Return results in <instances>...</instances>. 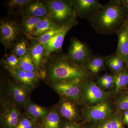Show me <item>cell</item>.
I'll list each match as a JSON object with an SVG mask.
<instances>
[{
    "instance_id": "cell-1",
    "label": "cell",
    "mask_w": 128,
    "mask_h": 128,
    "mask_svg": "<svg viewBox=\"0 0 128 128\" xmlns=\"http://www.w3.org/2000/svg\"><path fill=\"white\" fill-rule=\"evenodd\" d=\"M126 8L122 0H110L106 4L102 5L88 22L92 27L99 34H116L128 20Z\"/></svg>"
},
{
    "instance_id": "cell-2",
    "label": "cell",
    "mask_w": 128,
    "mask_h": 128,
    "mask_svg": "<svg viewBox=\"0 0 128 128\" xmlns=\"http://www.w3.org/2000/svg\"><path fill=\"white\" fill-rule=\"evenodd\" d=\"M50 55L45 65V76L51 82L60 81L84 80L91 74L83 66L73 62L67 54L58 52Z\"/></svg>"
},
{
    "instance_id": "cell-3",
    "label": "cell",
    "mask_w": 128,
    "mask_h": 128,
    "mask_svg": "<svg viewBox=\"0 0 128 128\" xmlns=\"http://www.w3.org/2000/svg\"><path fill=\"white\" fill-rule=\"evenodd\" d=\"M53 21L62 26L75 13L71 0H50L45 1Z\"/></svg>"
},
{
    "instance_id": "cell-4",
    "label": "cell",
    "mask_w": 128,
    "mask_h": 128,
    "mask_svg": "<svg viewBox=\"0 0 128 128\" xmlns=\"http://www.w3.org/2000/svg\"><path fill=\"white\" fill-rule=\"evenodd\" d=\"M84 80H78L54 82H52V87L62 96L77 103H83Z\"/></svg>"
},
{
    "instance_id": "cell-5",
    "label": "cell",
    "mask_w": 128,
    "mask_h": 128,
    "mask_svg": "<svg viewBox=\"0 0 128 128\" xmlns=\"http://www.w3.org/2000/svg\"><path fill=\"white\" fill-rule=\"evenodd\" d=\"M111 103L107 100L94 106H88L82 110V115L84 122L96 125L114 113Z\"/></svg>"
},
{
    "instance_id": "cell-6",
    "label": "cell",
    "mask_w": 128,
    "mask_h": 128,
    "mask_svg": "<svg viewBox=\"0 0 128 128\" xmlns=\"http://www.w3.org/2000/svg\"><path fill=\"white\" fill-rule=\"evenodd\" d=\"M77 14L76 12L70 20L62 25L59 32L44 45L46 59L54 52L60 51L64 44L67 33L72 28L77 25Z\"/></svg>"
},
{
    "instance_id": "cell-7",
    "label": "cell",
    "mask_w": 128,
    "mask_h": 128,
    "mask_svg": "<svg viewBox=\"0 0 128 128\" xmlns=\"http://www.w3.org/2000/svg\"><path fill=\"white\" fill-rule=\"evenodd\" d=\"M22 32L16 21L2 20L0 23V41L6 50L12 48Z\"/></svg>"
},
{
    "instance_id": "cell-8",
    "label": "cell",
    "mask_w": 128,
    "mask_h": 128,
    "mask_svg": "<svg viewBox=\"0 0 128 128\" xmlns=\"http://www.w3.org/2000/svg\"><path fill=\"white\" fill-rule=\"evenodd\" d=\"M83 88V102L89 106L107 101L109 97V94L107 92L101 89L92 80H84Z\"/></svg>"
},
{
    "instance_id": "cell-9",
    "label": "cell",
    "mask_w": 128,
    "mask_h": 128,
    "mask_svg": "<svg viewBox=\"0 0 128 128\" xmlns=\"http://www.w3.org/2000/svg\"><path fill=\"white\" fill-rule=\"evenodd\" d=\"M66 54L73 62L83 66L94 56L86 44L76 38L70 39Z\"/></svg>"
},
{
    "instance_id": "cell-10",
    "label": "cell",
    "mask_w": 128,
    "mask_h": 128,
    "mask_svg": "<svg viewBox=\"0 0 128 128\" xmlns=\"http://www.w3.org/2000/svg\"><path fill=\"white\" fill-rule=\"evenodd\" d=\"M0 122L2 128H15L21 116L16 104L9 100H2Z\"/></svg>"
},
{
    "instance_id": "cell-11",
    "label": "cell",
    "mask_w": 128,
    "mask_h": 128,
    "mask_svg": "<svg viewBox=\"0 0 128 128\" xmlns=\"http://www.w3.org/2000/svg\"><path fill=\"white\" fill-rule=\"evenodd\" d=\"M31 40L28 52L32 58L37 71L42 77L45 76V65L47 59L44 46L36 40Z\"/></svg>"
},
{
    "instance_id": "cell-12",
    "label": "cell",
    "mask_w": 128,
    "mask_h": 128,
    "mask_svg": "<svg viewBox=\"0 0 128 128\" xmlns=\"http://www.w3.org/2000/svg\"><path fill=\"white\" fill-rule=\"evenodd\" d=\"M76 103L62 96L56 107L61 117L67 121L76 122L80 119V116L79 108Z\"/></svg>"
},
{
    "instance_id": "cell-13",
    "label": "cell",
    "mask_w": 128,
    "mask_h": 128,
    "mask_svg": "<svg viewBox=\"0 0 128 128\" xmlns=\"http://www.w3.org/2000/svg\"><path fill=\"white\" fill-rule=\"evenodd\" d=\"M71 1L77 16L81 18H86L88 20L100 9L102 6L97 0Z\"/></svg>"
},
{
    "instance_id": "cell-14",
    "label": "cell",
    "mask_w": 128,
    "mask_h": 128,
    "mask_svg": "<svg viewBox=\"0 0 128 128\" xmlns=\"http://www.w3.org/2000/svg\"><path fill=\"white\" fill-rule=\"evenodd\" d=\"M9 72L16 82L24 85L31 90L35 87L39 79L42 77L39 73L24 71L19 68Z\"/></svg>"
},
{
    "instance_id": "cell-15",
    "label": "cell",
    "mask_w": 128,
    "mask_h": 128,
    "mask_svg": "<svg viewBox=\"0 0 128 128\" xmlns=\"http://www.w3.org/2000/svg\"><path fill=\"white\" fill-rule=\"evenodd\" d=\"M30 89L17 82H9L8 92L9 96L17 105L25 106L28 100Z\"/></svg>"
},
{
    "instance_id": "cell-16",
    "label": "cell",
    "mask_w": 128,
    "mask_h": 128,
    "mask_svg": "<svg viewBox=\"0 0 128 128\" xmlns=\"http://www.w3.org/2000/svg\"><path fill=\"white\" fill-rule=\"evenodd\" d=\"M22 16L42 18L50 16V13L45 1L31 0L24 8Z\"/></svg>"
},
{
    "instance_id": "cell-17",
    "label": "cell",
    "mask_w": 128,
    "mask_h": 128,
    "mask_svg": "<svg viewBox=\"0 0 128 128\" xmlns=\"http://www.w3.org/2000/svg\"><path fill=\"white\" fill-rule=\"evenodd\" d=\"M24 108L25 113L38 125L48 114L50 110L36 104L28 99Z\"/></svg>"
},
{
    "instance_id": "cell-18",
    "label": "cell",
    "mask_w": 128,
    "mask_h": 128,
    "mask_svg": "<svg viewBox=\"0 0 128 128\" xmlns=\"http://www.w3.org/2000/svg\"><path fill=\"white\" fill-rule=\"evenodd\" d=\"M118 46L114 54L128 63V30L126 22L117 32Z\"/></svg>"
},
{
    "instance_id": "cell-19",
    "label": "cell",
    "mask_w": 128,
    "mask_h": 128,
    "mask_svg": "<svg viewBox=\"0 0 128 128\" xmlns=\"http://www.w3.org/2000/svg\"><path fill=\"white\" fill-rule=\"evenodd\" d=\"M63 125L61 116L56 107H54L50 110L47 116L39 124L40 128H62Z\"/></svg>"
},
{
    "instance_id": "cell-20",
    "label": "cell",
    "mask_w": 128,
    "mask_h": 128,
    "mask_svg": "<svg viewBox=\"0 0 128 128\" xmlns=\"http://www.w3.org/2000/svg\"><path fill=\"white\" fill-rule=\"evenodd\" d=\"M107 57L108 56L94 55L84 64V67L91 74H96L105 68Z\"/></svg>"
},
{
    "instance_id": "cell-21",
    "label": "cell",
    "mask_w": 128,
    "mask_h": 128,
    "mask_svg": "<svg viewBox=\"0 0 128 128\" xmlns=\"http://www.w3.org/2000/svg\"><path fill=\"white\" fill-rule=\"evenodd\" d=\"M44 18H38L30 16H22L21 28L22 32L29 39L33 38L34 32L38 22Z\"/></svg>"
},
{
    "instance_id": "cell-22",
    "label": "cell",
    "mask_w": 128,
    "mask_h": 128,
    "mask_svg": "<svg viewBox=\"0 0 128 128\" xmlns=\"http://www.w3.org/2000/svg\"><path fill=\"white\" fill-rule=\"evenodd\" d=\"M58 25H59L53 21L50 16L44 18L36 25L32 39L40 36Z\"/></svg>"
},
{
    "instance_id": "cell-23",
    "label": "cell",
    "mask_w": 128,
    "mask_h": 128,
    "mask_svg": "<svg viewBox=\"0 0 128 128\" xmlns=\"http://www.w3.org/2000/svg\"><path fill=\"white\" fill-rule=\"evenodd\" d=\"M114 74L113 93L117 95L128 85V70L127 68Z\"/></svg>"
},
{
    "instance_id": "cell-24",
    "label": "cell",
    "mask_w": 128,
    "mask_h": 128,
    "mask_svg": "<svg viewBox=\"0 0 128 128\" xmlns=\"http://www.w3.org/2000/svg\"><path fill=\"white\" fill-rule=\"evenodd\" d=\"M28 38L27 37H19L14 44L11 53L20 57L28 52L30 44Z\"/></svg>"
},
{
    "instance_id": "cell-25",
    "label": "cell",
    "mask_w": 128,
    "mask_h": 128,
    "mask_svg": "<svg viewBox=\"0 0 128 128\" xmlns=\"http://www.w3.org/2000/svg\"><path fill=\"white\" fill-rule=\"evenodd\" d=\"M0 63L8 72L14 70L19 68V57L10 53L2 58Z\"/></svg>"
},
{
    "instance_id": "cell-26",
    "label": "cell",
    "mask_w": 128,
    "mask_h": 128,
    "mask_svg": "<svg viewBox=\"0 0 128 128\" xmlns=\"http://www.w3.org/2000/svg\"><path fill=\"white\" fill-rule=\"evenodd\" d=\"M31 0H10L6 2V6L10 12L12 13L22 15L25 6Z\"/></svg>"
},
{
    "instance_id": "cell-27",
    "label": "cell",
    "mask_w": 128,
    "mask_h": 128,
    "mask_svg": "<svg viewBox=\"0 0 128 128\" xmlns=\"http://www.w3.org/2000/svg\"><path fill=\"white\" fill-rule=\"evenodd\" d=\"M19 68L24 71L40 73L37 71L28 52L19 57Z\"/></svg>"
},
{
    "instance_id": "cell-28",
    "label": "cell",
    "mask_w": 128,
    "mask_h": 128,
    "mask_svg": "<svg viewBox=\"0 0 128 128\" xmlns=\"http://www.w3.org/2000/svg\"><path fill=\"white\" fill-rule=\"evenodd\" d=\"M96 83L104 90L110 89L113 86L114 74L108 73L104 74L98 77Z\"/></svg>"
},
{
    "instance_id": "cell-29",
    "label": "cell",
    "mask_w": 128,
    "mask_h": 128,
    "mask_svg": "<svg viewBox=\"0 0 128 128\" xmlns=\"http://www.w3.org/2000/svg\"><path fill=\"white\" fill-rule=\"evenodd\" d=\"M61 26L60 25H57L55 27L46 32L40 36L33 39L36 40L44 46V45L48 42V41L59 32Z\"/></svg>"
},
{
    "instance_id": "cell-30",
    "label": "cell",
    "mask_w": 128,
    "mask_h": 128,
    "mask_svg": "<svg viewBox=\"0 0 128 128\" xmlns=\"http://www.w3.org/2000/svg\"><path fill=\"white\" fill-rule=\"evenodd\" d=\"M114 105L118 111H128V95L124 92L120 94L115 101Z\"/></svg>"
},
{
    "instance_id": "cell-31",
    "label": "cell",
    "mask_w": 128,
    "mask_h": 128,
    "mask_svg": "<svg viewBox=\"0 0 128 128\" xmlns=\"http://www.w3.org/2000/svg\"><path fill=\"white\" fill-rule=\"evenodd\" d=\"M34 122L25 113L22 114L18 123L15 128H35Z\"/></svg>"
},
{
    "instance_id": "cell-32",
    "label": "cell",
    "mask_w": 128,
    "mask_h": 128,
    "mask_svg": "<svg viewBox=\"0 0 128 128\" xmlns=\"http://www.w3.org/2000/svg\"><path fill=\"white\" fill-rule=\"evenodd\" d=\"M120 112V111L118 110L109 118L112 128H125L123 121L122 114Z\"/></svg>"
},
{
    "instance_id": "cell-33",
    "label": "cell",
    "mask_w": 128,
    "mask_h": 128,
    "mask_svg": "<svg viewBox=\"0 0 128 128\" xmlns=\"http://www.w3.org/2000/svg\"><path fill=\"white\" fill-rule=\"evenodd\" d=\"M105 65L113 74L118 73L122 70L114 62L111 55L108 56L105 62Z\"/></svg>"
},
{
    "instance_id": "cell-34",
    "label": "cell",
    "mask_w": 128,
    "mask_h": 128,
    "mask_svg": "<svg viewBox=\"0 0 128 128\" xmlns=\"http://www.w3.org/2000/svg\"><path fill=\"white\" fill-rule=\"evenodd\" d=\"M109 118L104 120L98 122L96 125V128H112L110 123Z\"/></svg>"
},
{
    "instance_id": "cell-35",
    "label": "cell",
    "mask_w": 128,
    "mask_h": 128,
    "mask_svg": "<svg viewBox=\"0 0 128 128\" xmlns=\"http://www.w3.org/2000/svg\"><path fill=\"white\" fill-rule=\"evenodd\" d=\"M81 127L77 122L67 121L63 124L62 128H81Z\"/></svg>"
},
{
    "instance_id": "cell-36",
    "label": "cell",
    "mask_w": 128,
    "mask_h": 128,
    "mask_svg": "<svg viewBox=\"0 0 128 128\" xmlns=\"http://www.w3.org/2000/svg\"><path fill=\"white\" fill-rule=\"evenodd\" d=\"M123 121L124 125L128 126V111H124L122 112Z\"/></svg>"
},
{
    "instance_id": "cell-37",
    "label": "cell",
    "mask_w": 128,
    "mask_h": 128,
    "mask_svg": "<svg viewBox=\"0 0 128 128\" xmlns=\"http://www.w3.org/2000/svg\"><path fill=\"white\" fill-rule=\"evenodd\" d=\"M81 128H96V126L90 123H87L81 126Z\"/></svg>"
},
{
    "instance_id": "cell-38",
    "label": "cell",
    "mask_w": 128,
    "mask_h": 128,
    "mask_svg": "<svg viewBox=\"0 0 128 128\" xmlns=\"http://www.w3.org/2000/svg\"><path fill=\"white\" fill-rule=\"evenodd\" d=\"M122 2L124 6L127 8H128V0L122 1Z\"/></svg>"
},
{
    "instance_id": "cell-39",
    "label": "cell",
    "mask_w": 128,
    "mask_h": 128,
    "mask_svg": "<svg viewBox=\"0 0 128 128\" xmlns=\"http://www.w3.org/2000/svg\"><path fill=\"white\" fill-rule=\"evenodd\" d=\"M124 93H125V94L128 95V85L127 86V87L125 88V89H124Z\"/></svg>"
},
{
    "instance_id": "cell-40",
    "label": "cell",
    "mask_w": 128,
    "mask_h": 128,
    "mask_svg": "<svg viewBox=\"0 0 128 128\" xmlns=\"http://www.w3.org/2000/svg\"><path fill=\"white\" fill-rule=\"evenodd\" d=\"M126 25H127V28H128V20L127 21V22H126Z\"/></svg>"
}]
</instances>
